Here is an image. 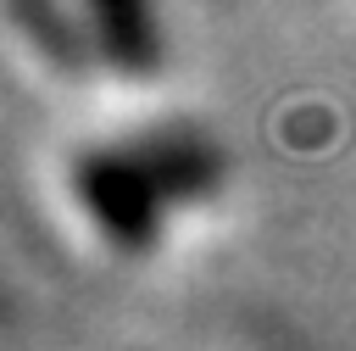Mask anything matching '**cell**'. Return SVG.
I'll return each instance as SVG.
<instances>
[{"label": "cell", "instance_id": "obj_1", "mask_svg": "<svg viewBox=\"0 0 356 351\" xmlns=\"http://www.w3.org/2000/svg\"><path fill=\"white\" fill-rule=\"evenodd\" d=\"M222 189V150L200 128H145L95 139L67 156V195L78 217L117 256H150L172 212Z\"/></svg>", "mask_w": 356, "mask_h": 351}, {"label": "cell", "instance_id": "obj_2", "mask_svg": "<svg viewBox=\"0 0 356 351\" xmlns=\"http://www.w3.org/2000/svg\"><path fill=\"white\" fill-rule=\"evenodd\" d=\"M89 56L122 78H150L167 56L156 0H72Z\"/></svg>", "mask_w": 356, "mask_h": 351}, {"label": "cell", "instance_id": "obj_3", "mask_svg": "<svg viewBox=\"0 0 356 351\" xmlns=\"http://www.w3.org/2000/svg\"><path fill=\"white\" fill-rule=\"evenodd\" d=\"M6 11H11V28L28 33L33 50H39L50 67L78 72L83 61H95V56H89V39H83V28H78L72 0H6Z\"/></svg>", "mask_w": 356, "mask_h": 351}]
</instances>
